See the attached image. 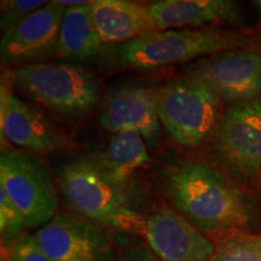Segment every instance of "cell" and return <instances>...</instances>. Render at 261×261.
Segmentation results:
<instances>
[{"label":"cell","mask_w":261,"mask_h":261,"mask_svg":"<svg viewBox=\"0 0 261 261\" xmlns=\"http://www.w3.org/2000/svg\"><path fill=\"white\" fill-rule=\"evenodd\" d=\"M47 5L42 0H6L2 2V14H0V28L3 34L17 25L19 22L27 18L33 12Z\"/></svg>","instance_id":"obj_21"},{"label":"cell","mask_w":261,"mask_h":261,"mask_svg":"<svg viewBox=\"0 0 261 261\" xmlns=\"http://www.w3.org/2000/svg\"><path fill=\"white\" fill-rule=\"evenodd\" d=\"M64 11L63 6L50 2L4 33L0 41L2 63L19 67L55 56Z\"/></svg>","instance_id":"obj_12"},{"label":"cell","mask_w":261,"mask_h":261,"mask_svg":"<svg viewBox=\"0 0 261 261\" xmlns=\"http://www.w3.org/2000/svg\"><path fill=\"white\" fill-rule=\"evenodd\" d=\"M34 238L52 261H116L115 247L106 228L77 214L58 213Z\"/></svg>","instance_id":"obj_9"},{"label":"cell","mask_w":261,"mask_h":261,"mask_svg":"<svg viewBox=\"0 0 261 261\" xmlns=\"http://www.w3.org/2000/svg\"><path fill=\"white\" fill-rule=\"evenodd\" d=\"M253 4H254V6H255L257 16H259V18H260V21H261V0H256V2H254Z\"/></svg>","instance_id":"obj_24"},{"label":"cell","mask_w":261,"mask_h":261,"mask_svg":"<svg viewBox=\"0 0 261 261\" xmlns=\"http://www.w3.org/2000/svg\"><path fill=\"white\" fill-rule=\"evenodd\" d=\"M253 38L234 29L198 28L156 31L108 50L110 62L122 67L149 69L191 63L236 48H249Z\"/></svg>","instance_id":"obj_2"},{"label":"cell","mask_w":261,"mask_h":261,"mask_svg":"<svg viewBox=\"0 0 261 261\" xmlns=\"http://www.w3.org/2000/svg\"><path fill=\"white\" fill-rule=\"evenodd\" d=\"M57 181L75 214L100 226L136 232L142 214L133 207L127 188L108 177L97 159L80 158L64 163Z\"/></svg>","instance_id":"obj_3"},{"label":"cell","mask_w":261,"mask_h":261,"mask_svg":"<svg viewBox=\"0 0 261 261\" xmlns=\"http://www.w3.org/2000/svg\"><path fill=\"white\" fill-rule=\"evenodd\" d=\"M25 228L23 217L6 191L0 187V234L3 242L17 238Z\"/></svg>","instance_id":"obj_20"},{"label":"cell","mask_w":261,"mask_h":261,"mask_svg":"<svg viewBox=\"0 0 261 261\" xmlns=\"http://www.w3.org/2000/svg\"><path fill=\"white\" fill-rule=\"evenodd\" d=\"M98 122L114 135L137 130L149 148H155L160 133L158 89L144 85H123L108 94Z\"/></svg>","instance_id":"obj_11"},{"label":"cell","mask_w":261,"mask_h":261,"mask_svg":"<svg viewBox=\"0 0 261 261\" xmlns=\"http://www.w3.org/2000/svg\"><path fill=\"white\" fill-rule=\"evenodd\" d=\"M212 148L224 168L241 181L261 174V98L232 104L212 133Z\"/></svg>","instance_id":"obj_7"},{"label":"cell","mask_w":261,"mask_h":261,"mask_svg":"<svg viewBox=\"0 0 261 261\" xmlns=\"http://www.w3.org/2000/svg\"><path fill=\"white\" fill-rule=\"evenodd\" d=\"M9 83L52 112L79 117L97 106L99 89L93 74L77 64L34 63L9 73Z\"/></svg>","instance_id":"obj_4"},{"label":"cell","mask_w":261,"mask_h":261,"mask_svg":"<svg viewBox=\"0 0 261 261\" xmlns=\"http://www.w3.org/2000/svg\"><path fill=\"white\" fill-rule=\"evenodd\" d=\"M210 261H261V234L247 231L224 234Z\"/></svg>","instance_id":"obj_18"},{"label":"cell","mask_w":261,"mask_h":261,"mask_svg":"<svg viewBox=\"0 0 261 261\" xmlns=\"http://www.w3.org/2000/svg\"><path fill=\"white\" fill-rule=\"evenodd\" d=\"M184 73L230 106L261 98V51L256 48H236L201 58L185 65Z\"/></svg>","instance_id":"obj_8"},{"label":"cell","mask_w":261,"mask_h":261,"mask_svg":"<svg viewBox=\"0 0 261 261\" xmlns=\"http://www.w3.org/2000/svg\"><path fill=\"white\" fill-rule=\"evenodd\" d=\"M91 4L65 9L55 57L74 64L102 52L104 44L94 27Z\"/></svg>","instance_id":"obj_16"},{"label":"cell","mask_w":261,"mask_h":261,"mask_svg":"<svg viewBox=\"0 0 261 261\" xmlns=\"http://www.w3.org/2000/svg\"><path fill=\"white\" fill-rule=\"evenodd\" d=\"M161 261H210L215 243L177 211L142 215L136 232Z\"/></svg>","instance_id":"obj_10"},{"label":"cell","mask_w":261,"mask_h":261,"mask_svg":"<svg viewBox=\"0 0 261 261\" xmlns=\"http://www.w3.org/2000/svg\"><path fill=\"white\" fill-rule=\"evenodd\" d=\"M116 261H161L146 243H137L123 248Z\"/></svg>","instance_id":"obj_22"},{"label":"cell","mask_w":261,"mask_h":261,"mask_svg":"<svg viewBox=\"0 0 261 261\" xmlns=\"http://www.w3.org/2000/svg\"><path fill=\"white\" fill-rule=\"evenodd\" d=\"M91 12L104 45L116 46L158 31L148 5L127 0H94Z\"/></svg>","instance_id":"obj_15"},{"label":"cell","mask_w":261,"mask_h":261,"mask_svg":"<svg viewBox=\"0 0 261 261\" xmlns=\"http://www.w3.org/2000/svg\"><path fill=\"white\" fill-rule=\"evenodd\" d=\"M158 31L232 24L243 21L241 5L232 0H161L148 5Z\"/></svg>","instance_id":"obj_14"},{"label":"cell","mask_w":261,"mask_h":261,"mask_svg":"<svg viewBox=\"0 0 261 261\" xmlns=\"http://www.w3.org/2000/svg\"><path fill=\"white\" fill-rule=\"evenodd\" d=\"M54 4L63 6L64 9L67 8H76V6H84L89 5L92 2H85V0H77V2H68V0H54Z\"/></svg>","instance_id":"obj_23"},{"label":"cell","mask_w":261,"mask_h":261,"mask_svg":"<svg viewBox=\"0 0 261 261\" xmlns=\"http://www.w3.org/2000/svg\"><path fill=\"white\" fill-rule=\"evenodd\" d=\"M220 99L201 81L182 75L158 89L161 125L178 144L195 148L219 121Z\"/></svg>","instance_id":"obj_5"},{"label":"cell","mask_w":261,"mask_h":261,"mask_svg":"<svg viewBox=\"0 0 261 261\" xmlns=\"http://www.w3.org/2000/svg\"><path fill=\"white\" fill-rule=\"evenodd\" d=\"M0 187L23 217L25 228L42 227L58 214L60 201L54 179L39 156L19 150H3Z\"/></svg>","instance_id":"obj_6"},{"label":"cell","mask_w":261,"mask_h":261,"mask_svg":"<svg viewBox=\"0 0 261 261\" xmlns=\"http://www.w3.org/2000/svg\"><path fill=\"white\" fill-rule=\"evenodd\" d=\"M3 261H52L39 247L34 234L22 233L3 244Z\"/></svg>","instance_id":"obj_19"},{"label":"cell","mask_w":261,"mask_h":261,"mask_svg":"<svg viewBox=\"0 0 261 261\" xmlns=\"http://www.w3.org/2000/svg\"><path fill=\"white\" fill-rule=\"evenodd\" d=\"M97 160L108 177L122 188H128L135 172L151 161L148 144L137 130H126L114 135L106 154Z\"/></svg>","instance_id":"obj_17"},{"label":"cell","mask_w":261,"mask_h":261,"mask_svg":"<svg viewBox=\"0 0 261 261\" xmlns=\"http://www.w3.org/2000/svg\"><path fill=\"white\" fill-rule=\"evenodd\" d=\"M0 125L2 136L18 148L48 152L61 144V137L47 117L16 96L8 80L3 81L0 90Z\"/></svg>","instance_id":"obj_13"},{"label":"cell","mask_w":261,"mask_h":261,"mask_svg":"<svg viewBox=\"0 0 261 261\" xmlns=\"http://www.w3.org/2000/svg\"><path fill=\"white\" fill-rule=\"evenodd\" d=\"M168 201L204 234L246 231L254 204L233 180L210 163L189 159L168 168L163 180Z\"/></svg>","instance_id":"obj_1"}]
</instances>
